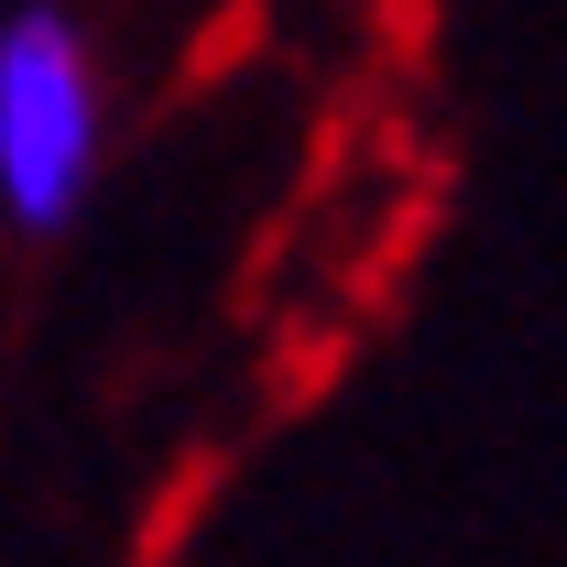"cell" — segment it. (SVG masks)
<instances>
[{
  "label": "cell",
  "mask_w": 567,
  "mask_h": 567,
  "mask_svg": "<svg viewBox=\"0 0 567 567\" xmlns=\"http://www.w3.org/2000/svg\"><path fill=\"white\" fill-rule=\"evenodd\" d=\"M110 153L99 66L55 0H11L0 22V208L22 240H55L87 208V175Z\"/></svg>",
  "instance_id": "6da1fadb"
}]
</instances>
